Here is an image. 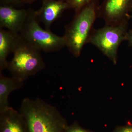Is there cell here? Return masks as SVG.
I'll use <instances>...</instances> for the list:
<instances>
[{
	"label": "cell",
	"mask_w": 132,
	"mask_h": 132,
	"mask_svg": "<svg viewBox=\"0 0 132 132\" xmlns=\"http://www.w3.org/2000/svg\"><path fill=\"white\" fill-rule=\"evenodd\" d=\"M19 35L0 28V73L7 68V57L13 52Z\"/></svg>",
	"instance_id": "10"
},
{
	"label": "cell",
	"mask_w": 132,
	"mask_h": 132,
	"mask_svg": "<svg viewBox=\"0 0 132 132\" xmlns=\"http://www.w3.org/2000/svg\"><path fill=\"white\" fill-rule=\"evenodd\" d=\"M36 1V0H19L21 3L27 4H31Z\"/></svg>",
	"instance_id": "17"
},
{
	"label": "cell",
	"mask_w": 132,
	"mask_h": 132,
	"mask_svg": "<svg viewBox=\"0 0 132 132\" xmlns=\"http://www.w3.org/2000/svg\"><path fill=\"white\" fill-rule=\"evenodd\" d=\"M70 9L65 0H43L40 8L35 11L36 19L43 23L45 29L50 30L53 22Z\"/></svg>",
	"instance_id": "8"
},
{
	"label": "cell",
	"mask_w": 132,
	"mask_h": 132,
	"mask_svg": "<svg viewBox=\"0 0 132 132\" xmlns=\"http://www.w3.org/2000/svg\"><path fill=\"white\" fill-rule=\"evenodd\" d=\"M41 51L24 40L19 35L13 57L7 68L12 76L24 82L46 68Z\"/></svg>",
	"instance_id": "3"
},
{
	"label": "cell",
	"mask_w": 132,
	"mask_h": 132,
	"mask_svg": "<svg viewBox=\"0 0 132 132\" xmlns=\"http://www.w3.org/2000/svg\"><path fill=\"white\" fill-rule=\"evenodd\" d=\"M130 17H131V18H132V15H131H131H130ZM130 31H132V30H130Z\"/></svg>",
	"instance_id": "18"
},
{
	"label": "cell",
	"mask_w": 132,
	"mask_h": 132,
	"mask_svg": "<svg viewBox=\"0 0 132 132\" xmlns=\"http://www.w3.org/2000/svg\"><path fill=\"white\" fill-rule=\"evenodd\" d=\"M28 10L18 9L14 6H0V28H6L15 34H19L27 18Z\"/></svg>",
	"instance_id": "7"
},
{
	"label": "cell",
	"mask_w": 132,
	"mask_h": 132,
	"mask_svg": "<svg viewBox=\"0 0 132 132\" xmlns=\"http://www.w3.org/2000/svg\"><path fill=\"white\" fill-rule=\"evenodd\" d=\"M0 132H28L20 112L10 106L0 112Z\"/></svg>",
	"instance_id": "9"
},
{
	"label": "cell",
	"mask_w": 132,
	"mask_h": 132,
	"mask_svg": "<svg viewBox=\"0 0 132 132\" xmlns=\"http://www.w3.org/2000/svg\"><path fill=\"white\" fill-rule=\"evenodd\" d=\"M132 0H104L100 4L99 17L102 18L105 25H117L131 18Z\"/></svg>",
	"instance_id": "6"
},
{
	"label": "cell",
	"mask_w": 132,
	"mask_h": 132,
	"mask_svg": "<svg viewBox=\"0 0 132 132\" xmlns=\"http://www.w3.org/2000/svg\"><path fill=\"white\" fill-rule=\"evenodd\" d=\"M117 132H132V127L128 126L123 128Z\"/></svg>",
	"instance_id": "16"
},
{
	"label": "cell",
	"mask_w": 132,
	"mask_h": 132,
	"mask_svg": "<svg viewBox=\"0 0 132 132\" xmlns=\"http://www.w3.org/2000/svg\"><path fill=\"white\" fill-rule=\"evenodd\" d=\"M126 41H127L129 46L132 47V32L130 30L128 32Z\"/></svg>",
	"instance_id": "15"
},
{
	"label": "cell",
	"mask_w": 132,
	"mask_h": 132,
	"mask_svg": "<svg viewBox=\"0 0 132 132\" xmlns=\"http://www.w3.org/2000/svg\"><path fill=\"white\" fill-rule=\"evenodd\" d=\"M65 132H88L86 130L81 128L78 125H74L68 126L66 128Z\"/></svg>",
	"instance_id": "13"
},
{
	"label": "cell",
	"mask_w": 132,
	"mask_h": 132,
	"mask_svg": "<svg viewBox=\"0 0 132 132\" xmlns=\"http://www.w3.org/2000/svg\"><path fill=\"white\" fill-rule=\"evenodd\" d=\"M71 9H73L75 13L80 10L86 6L90 4L95 0H65Z\"/></svg>",
	"instance_id": "12"
},
{
	"label": "cell",
	"mask_w": 132,
	"mask_h": 132,
	"mask_svg": "<svg viewBox=\"0 0 132 132\" xmlns=\"http://www.w3.org/2000/svg\"><path fill=\"white\" fill-rule=\"evenodd\" d=\"M19 35L26 42L46 53L57 52L66 47L64 36H58L50 30L41 27L35 11L32 9L28 10L27 18Z\"/></svg>",
	"instance_id": "4"
},
{
	"label": "cell",
	"mask_w": 132,
	"mask_h": 132,
	"mask_svg": "<svg viewBox=\"0 0 132 132\" xmlns=\"http://www.w3.org/2000/svg\"><path fill=\"white\" fill-rule=\"evenodd\" d=\"M1 5L10 6H14L21 4L19 0H0Z\"/></svg>",
	"instance_id": "14"
},
{
	"label": "cell",
	"mask_w": 132,
	"mask_h": 132,
	"mask_svg": "<svg viewBox=\"0 0 132 132\" xmlns=\"http://www.w3.org/2000/svg\"><path fill=\"white\" fill-rule=\"evenodd\" d=\"M99 0H95L79 12L65 26L64 36L66 47L75 57L80 56L83 47L88 43L93 26L99 17Z\"/></svg>",
	"instance_id": "2"
},
{
	"label": "cell",
	"mask_w": 132,
	"mask_h": 132,
	"mask_svg": "<svg viewBox=\"0 0 132 132\" xmlns=\"http://www.w3.org/2000/svg\"><path fill=\"white\" fill-rule=\"evenodd\" d=\"M128 20L116 25H107L92 31L88 43L93 45L113 62L117 63L118 48L126 40Z\"/></svg>",
	"instance_id": "5"
},
{
	"label": "cell",
	"mask_w": 132,
	"mask_h": 132,
	"mask_svg": "<svg viewBox=\"0 0 132 132\" xmlns=\"http://www.w3.org/2000/svg\"><path fill=\"white\" fill-rule=\"evenodd\" d=\"M24 82L14 77H7L0 73V112L9 107V97L14 90L23 86Z\"/></svg>",
	"instance_id": "11"
},
{
	"label": "cell",
	"mask_w": 132,
	"mask_h": 132,
	"mask_svg": "<svg viewBox=\"0 0 132 132\" xmlns=\"http://www.w3.org/2000/svg\"><path fill=\"white\" fill-rule=\"evenodd\" d=\"M19 112L28 132H65V120L55 107L42 99L24 98Z\"/></svg>",
	"instance_id": "1"
}]
</instances>
